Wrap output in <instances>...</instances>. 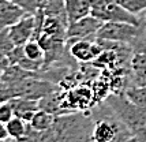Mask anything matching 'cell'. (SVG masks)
Masks as SVG:
<instances>
[{
    "label": "cell",
    "mask_w": 146,
    "mask_h": 142,
    "mask_svg": "<svg viewBox=\"0 0 146 142\" xmlns=\"http://www.w3.org/2000/svg\"><path fill=\"white\" fill-rule=\"evenodd\" d=\"M93 126L92 111H75L56 116L53 131L59 142H93Z\"/></svg>",
    "instance_id": "cell-1"
},
{
    "label": "cell",
    "mask_w": 146,
    "mask_h": 142,
    "mask_svg": "<svg viewBox=\"0 0 146 142\" xmlns=\"http://www.w3.org/2000/svg\"><path fill=\"white\" fill-rule=\"evenodd\" d=\"M104 103L108 105L116 117L127 127L134 137L146 142V109L133 103L126 93L107 96Z\"/></svg>",
    "instance_id": "cell-2"
},
{
    "label": "cell",
    "mask_w": 146,
    "mask_h": 142,
    "mask_svg": "<svg viewBox=\"0 0 146 142\" xmlns=\"http://www.w3.org/2000/svg\"><path fill=\"white\" fill-rule=\"evenodd\" d=\"M90 15L102 22H126L135 26L142 25L138 15L128 13L116 0H90Z\"/></svg>",
    "instance_id": "cell-3"
},
{
    "label": "cell",
    "mask_w": 146,
    "mask_h": 142,
    "mask_svg": "<svg viewBox=\"0 0 146 142\" xmlns=\"http://www.w3.org/2000/svg\"><path fill=\"white\" fill-rule=\"evenodd\" d=\"M145 32L143 26H135L126 22H104L97 32V38L124 42L131 45Z\"/></svg>",
    "instance_id": "cell-4"
},
{
    "label": "cell",
    "mask_w": 146,
    "mask_h": 142,
    "mask_svg": "<svg viewBox=\"0 0 146 142\" xmlns=\"http://www.w3.org/2000/svg\"><path fill=\"white\" fill-rule=\"evenodd\" d=\"M10 88L14 90L15 97H26V98H32V100H40L42 97L48 96L53 90H56L59 86H56L52 81L40 78L38 75V77L26 78L21 82L11 85Z\"/></svg>",
    "instance_id": "cell-5"
},
{
    "label": "cell",
    "mask_w": 146,
    "mask_h": 142,
    "mask_svg": "<svg viewBox=\"0 0 146 142\" xmlns=\"http://www.w3.org/2000/svg\"><path fill=\"white\" fill-rule=\"evenodd\" d=\"M102 23H104L102 21H100L93 15L83 17L75 22L68 23L67 33H66L67 44L70 45L71 42L78 41V40H96L97 32L100 30Z\"/></svg>",
    "instance_id": "cell-6"
},
{
    "label": "cell",
    "mask_w": 146,
    "mask_h": 142,
    "mask_svg": "<svg viewBox=\"0 0 146 142\" xmlns=\"http://www.w3.org/2000/svg\"><path fill=\"white\" fill-rule=\"evenodd\" d=\"M68 45V44H67ZM71 56L78 60L79 63H90L96 59L100 58L104 48L102 45L96 40H78L71 42L70 45Z\"/></svg>",
    "instance_id": "cell-7"
},
{
    "label": "cell",
    "mask_w": 146,
    "mask_h": 142,
    "mask_svg": "<svg viewBox=\"0 0 146 142\" xmlns=\"http://www.w3.org/2000/svg\"><path fill=\"white\" fill-rule=\"evenodd\" d=\"M36 15L34 14H25L15 25L8 27V32L15 45H25L29 40L36 37Z\"/></svg>",
    "instance_id": "cell-8"
},
{
    "label": "cell",
    "mask_w": 146,
    "mask_h": 142,
    "mask_svg": "<svg viewBox=\"0 0 146 142\" xmlns=\"http://www.w3.org/2000/svg\"><path fill=\"white\" fill-rule=\"evenodd\" d=\"M10 104L14 109V115L23 119L27 123L32 120L36 111L40 109L38 100H32V98H26V97H14L10 100Z\"/></svg>",
    "instance_id": "cell-9"
},
{
    "label": "cell",
    "mask_w": 146,
    "mask_h": 142,
    "mask_svg": "<svg viewBox=\"0 0 146 142\" xmlns=\"http://www.w3.org/2000/svg\"><path fill=\"white\" fill-rule=\"evenodd\" d=\"M130 74L134 86H146V53L131 55Z\"/></svg>",
    "instance_id": "cell-10"
},
{
    "label": "cell",
    "mask_w": 146,
    "mask_h": 142,
    "mask_svg": "<svg viewBox=\"0 0 146 142\" xmlns=\"http://www.w3.org/2000/svg\"><path fill=\"white\" fill-rule=\"evenodd\" d=\"M68 23L90 15V0H64Z\"/></svg>",
    "instance_id": "cell-11"
},
{
    "label": "cell",
    "mask_w": 146,
    "mask_h": 142,
    "mask_svg": "<svg viewBox=\"0 0 146 142\" xmlns=\"http://www.w3.org/2000/svg\"><path fill=\"white\" fill-rule=\"evenodd\" d=\"M25 14V11L17 4H14L13 1L8 6L0 8V30L15 25Z\"/></svg>",
    "instance_id": "cell-12"
},
{
    "label": "cell",
    "mask_w": 146,
    "mask_h": 142,
    "mask_svg": "<svg viewBox=\"0 0 146 142\" xmlns=\"http://www.w3.org/2000/svg\"><path fill=\"white\" fill-rule=\"evenodd\" d=\"M55 119L56 116L48 112V111H44V109H37L36 113L33 115L32 120L29 122L30 127L34 130H37L40 133L42 131H46V130H51L55 124Z\"/></svg>",
    "instance_id": "cell-13"
},
{
    "label": "cell",
    "mask_w": 146,
    "mask_h": 142,
    "mask_svg": "<svg viewBox=\"0 0 146 142\" xmlns=\"http://www.w3.org/2000/svg\"><path fill=\"white\" fill-rule=\"evenodd\" d=\"M6 129H7V133H8V138L18 141V139L23 138L27 134V131L30 129V124L27 122H25L23 119H21V117L14 116L6 124Z\"/></svg>",
    "instance_id": "cell-14"
},
{
    "label": "cell",
    "mask_w": 146,
    "mask_h": 142,
    "mask_svg": "<svg viewBox=\"0 0 146 142\" xmlns=\"http://www.w3.org/2000/svg\"><path fill=\"white\" fill-rule=\"evenodd\" d=\"M23 51L29 59H32L34 62H40V63H45V51L38 42V40H29L23 45Z\"/></svg>",
    "instance_id": "cell-15"
},
{
    "label": "cell",
    "mask_w": 146,
    "mask_h": 142,
    "mask_svg": "<svg viewBox=\"0 0 146 142\" xmlns=\"http://www.w3.org/2000/svg\"><path fill=\"white\" fill-rule=\"evenodd\" d=\"M124 93L133 103L146 109V86H134L133 85V88L127 89Z\"/></svg>",
    "instance_id": "cell-16"
},
{
    "label": "cell",
    "mask_w": 146,
    "mask_h": 142,
    "mask_svg": "<svg viewBox=\"0 0 146 142\" xmlns=\"http://www.w3.org/2000/svg\"><path fill=\"white\" fill-rule=\"evenodd\" d=\"M128 13L138 15L146 10V0H116Z\"/></svg>",
    "instance_id": "cell-17"
},
{
    "label": "cell",
    "mask_w": 146,
    "mask_h": 142,
    "mask_svg": "<svg viewBox=\"0 0 146 142\" xmlns=\"http://www.w3.org/2000/svg\"><path fill=\"white\" fill-rule=\"evenodd\" d=\"M10 1L21 7L26 14H36L42 7L45 0H10Z\"/></svg>",
    "instance_id": "cell-18"
},
{
    "label": "cell",
    "mask_w": 146,
    "mask_h": 142,
    "mask_svg": "<svg viewBox=\"0 0 146 142\" xmlns=\"http://www.w3.org/2000/svg\"><path fill=\"white\" fill-rule=\"evenodd\" d=\"M15 46L17 45H15V42L13 41L11 36H10L8 27L0 30V51H3L6 55H8Z\"/></svg>",
    "instance_id": "cell-19"
},
{
    "label": "cell",
    "mask_w": 146,
    "mask_h": 142,
    "mask_svg": "<svg viewBox=\"0 0 146 142\" xmlns=\"http://www.w3.org/2000/svg\"><path fill=\"white\" fill-rule=\"evenodd\" d=\"M14 116H15L14 115V109L11 107V104H10V101L0 104V123L7 124Z\"/></svg>",
    "instance_id": "cell-20"
},
{
    "label": "cell",
    "mask_w": 146,
    "mask_h": 142,
    "mask_svg": "<svg viewBox=\"0 0 146 142\" xmlns=\"http://www.w3.org/2000/svg\"><path fill=\"white\" fill-rule=\"evenodd\" d=\"M130 46L133 48L134 53H146V34L145 33L142 36H139Z\"/></svg>",
    "instance_id": "cell-21"
},
{
    "label": "cell",
    "mask_w": 146,
    "mask_h": 142,
    "mask_svg": "<svg viewBox=\"0 0 146 142\" xmlns=\"http://www.w3.org/2000/svg\"><path fill=\"white\" fill-rule=\"evenodd\" d=\"M37 142H59L56 138V134L53 131V127L51 130H46V131H42L40 134V138H38Z\"/></svg>",
    "instance_id": "cell-22"
},
{
    "label": "cell",
    "mask_w": 146,
    "mask_h": 142,
    "mask_svg": "<svg viewBox=\"0 0 146 142\" xmlns=\"http://www.w3.org/2000/svg\"><path fill=\"white\" fill-rule=\"evenodd\" d=\"M10 64H11V63H10L8 55H6L3 51H0V68H1V70H6Z\"/></svg>",
    "instance_id": "cell-23"
},
{
    "label": "cell",
    "mask_w": 146,
    "mask_h": 142,
    "mask_svg": "<svg viewBox=\"0 0 146 142\" xmlns=\"http://www.w3.org/2000/svg\"><path fill=\"white\" fill-rule=\"evenodd\" d=\"M11 1L10 0H0V8H3V7H6V6H8Z\"/></svg>",
    "instance_id": "cell-24"
},
{
    "label": "cell",
    "mask_w": 146,
    "mask_h": 142,
    "mask_svg": "<svg viewBox=\"0 0 146 142\" xmlns=\"http://www.w3.org/2000/svg\"><path fill=\"white\" fill-rule=\"evenodd\" d=\"M3 71L4 70H1V68H0V79H1V75H3Z\"/></svg>",
    "instance_id": "cell-25"
},
{
    "label": "cell",
    "mask_w": 146,
    "mask_h": 142,
    "mask_svg": "<svg viewBox=\"0 0 146 142\" xmlns=\"http://www.w3.org/2000/svg\"><path fill=\"white\" fill-rule=\"evenodd\" d=\"M0 142H6V139H1V138H0Z\"/></svg>",
    "instance_id": "cell-26"
},
{
    "label": "cell",
    "mask_w": 146,
    "mask_h": 142,
    "mask_svg": "<svg viewBox=\"0 0 146 142\" xmlns=\"http://www.w3.org/2000/svg\"><path fill=\"white\" fill-rule=\"evenodd\" d=\"M145 23H146V14H145Z\"/></svg>",
    "instance_id": "cell-27"
},
{
    "label": "cell",
    "mask_w": 146,
    "mask_h": 142,
    "mask_svg": "<svg viewBox=\"0 0 146 142\" xmlns=\"http://www.w3.org/2000/svg\"><path fill=\"white\" fill-rule=\"evenodd\" d=\"M11 142H17V141H14V139H11Z\"/></svg>",
    "instance_id": "cell-28"
},
{
    "label": "cell",
    "mask_w": 146,
    "mask_h": 142,
    "mask_svg": "<svg viewBox=\"0 0 146 142\" xmlns=\"http://www.w3.org/2000/svg\"><path fill=\"white\" fill-rule=\"evenodd\" d=\"M138 142H143V141H138Z\"/></svg>",
    "instance_id": "cell-29"
}]
</instances>
